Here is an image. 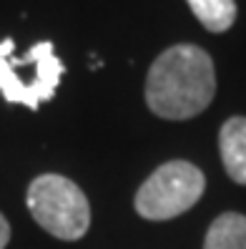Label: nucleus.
Listing matches in <instances>:
<instances>
[{
	"mask_svg": "<svg viewBox=\"0 0 246 249\" xmlns=\"http://www.w3.org/2000/svg\"><path fill=\"white\" fill-rule=\"evenodd\" d=\"M216 96V71L211 55L179 43L156 58L146 76V104L166 121H189L206 111Z\"/></svg>",
	"mask_w": 246,
	"mask_h": 249,
	"instance_id": "1",
	"label": "nucleus"
},
{
	"mask_svg": "<svg viewBox=\"0 0 246 249\" xmlns=\"http://www.w3.org/2000/svg\"><path fill=\"white\" fill-rule=\"evenodd\" d=\"M66 73L50 40H40L25 55H16V43L0 40V93L8 104H20L38 111L50 101Z\"/></svg>",
	"mask_w": 246,
	"mask_h": 249,
	"instance_id": "2",
	"label": "nucleus"
},
{
	"mask_svg": "<svg viewBox=\"0 0 246 249\" xmlns=\"http://www.w3.org/2000/svg\"><path fill=\"white\" fill-rule=\"evenodd\" d=\"M28 212L55 239L76 242L91 227V204L83 189L61 174H40L25 194Z\"/></svg>",
	"mask_w": 246,
	"mask_h": 249,
	"instance_id": "3",
	"label": "nucleus"
},
{
	"mask_svg": "<svg viewBox=\"0 0 246 249\" xmlns=\"http://www.w3.org/2000/svg\"><path fill=\"white\" fill-rule=\"evenodd\" d=\"M204 171L183 159H173L161 164L138 186L133 207L138 216L148 219V222H168V219L189 212L204 196Z\"/></svg>",
	"mask_w": 246,
	"mask_h": 249,
	"instance_id": "4",
	"label": "nucleus"
},
{
	"mask_svg": "<svg viewBox=\"0 0 246 249\" xmlns=\"http://www.w3.org/2000/svg\"><path fill=\"white\" fill-rule=\"evenodd\" d=\"M221 164L234 184L246 186V119L231 116L219 131Z\"/></svg>",
	"mask_w": 246,
	"mask_h": 249,
	"instance_id": "5",
	"label": "nucleus"
},
{
	"mask_svg": "<svg viewBox=\"0 0 246 249\" xmlns=\"http://www.w3.org/2000/svg\"><path fill=\"white\" fill-rule=\"evenodd\" d=\"M204 249H246V216L239 212L216 216L206 231Z\"/></svg>",
	"mask_w": 246,
	"mask_h": 249,
	"instance_id": "6",
	"label": "nucleus"
},
{
	"mask_svg": "<svg viewBox=\"0 0 246 249\" xmlns=\"http://www.w3.org/2000/svg\"><path fill=\"white\" fill-rule=\"evenodd\" d=\"M186 3L209 33H226L239 13L234 0H186Z\"/></svg>",
	"mask_w": 246,
	"mask_h": 249,
	"instance_id": "7",
	"label": "nucleus"
},
{
	"mask_svg": "<svg viewBox=\"0 0 246 249\" xmlns=\"http://www.w3.org/2000/svg\"><path fill=\"white\" fill-rule=\"evenodd\" d=\"M10 242V224H8V219L0 214V249H5Z\"/></svg>",
	"mask_w": 246,
	"mask_h": 249,
	"instance_id": "8",
	"label": "nucleus"
}]
</instances>
